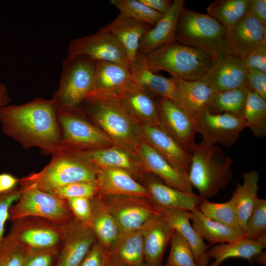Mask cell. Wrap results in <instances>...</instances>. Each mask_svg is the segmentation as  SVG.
<instances>
[{"label": "cell", "mask_w": 266, "mask_h": 266, "mask_svg": "<svg viewBox=\"0 0 266 266\" xmlns=\"http://www.w3.org/2000/svg\"><path fill=\"white\" fill-rule=\"evenodd\" d=\"M78 151L84 159L99 169H122L136 180L144 179L145 174H147L136 153L117 146Z\"/></svg>", "instance_id": "16"}, {"label": "cell", "mask_w": 266, "mask_h": 266, "mask_svg": "<svg viewBox=\"0 0 266 266\" xmlns=\"http://www.w3.org/2000/svg\"><path fill=\"white\" fill-rule=\"evenodd\" d=\"M249 4V0H216L207 6L206 11L228 29L248 12Z\"/></svg>", "instance_id": "36"}, {"label": "cell", "mask_w": 266, "mask_h": 266, "mask_svg": "<svg viewBox=\"0 0 266 266\" xmlns=\"http://www.w3.org/2000/svg\"><path fill=\"white\" fill-rule=\"evenodd\" d=\"M158 97L156 103L162 129L191 154L196 144V132L193 119L172 100Z\"/></svg>", "instance_id": "15"}, {"label": "cell", "mask_w": 266, "mask_h": 266, "mask_svg": "<svg viewBox=\"0 0 266 266\" xmlns=\"http://www.w3.org/2000/svg\"><path fill=\"white\" fill-rule=\"evenodd\" d=\"M180 107L193 119L205 111L215 92L200 80L185 81L174 78Z\"/></svg>", "instance_id": "33"}, {"label": "cell", "mask_w": 266, "mask_h": 266, "mask_svg": "<svg viewBox=\"0 0 266 266\" xmlns=\"http://www.w3.org/2000/svg\"><path fill=\"white\" fill-rule=\"evenodd\" d=\"M247 70L249 90L266 100V72L256 69Z\"/></svg>", "instance_id": "50"}, {"label": "cell", "mask_w": 266, "mask_h": 266, "mask_svg": "<svg viewBox=\"0 0 266 266\" xmlns=\"http://www.w3.org/2000/svg\"><path fill=\"white\" fill-rule=\"evenodd\" d=\"M111 4L120 11V14L154 26L164 16L147 6L140 0H111Z\"/></svg>", "instance_id": "40"}, {"label": "cell", "mask_w": 266, "mask_h": 266, "mask_svg": "<svg viewBox=\"0 0 266 266\" xmlns=\"http://www.w3.org/2000/svg\"><path fill=\"white\" fill-rule=\"evenodd\" d=\"M144 265L163 266L165 251L170 242L174 230L164 215L157 216L142 228Z\"/></svg>", "instance_id": "21"}, {"label": "cell", "mask_w": 266, "mask_h": 266, "mask_svg": "<svg viewBox=\"0 0 266 266\" xmlns=\"http://www.w3.org/2000/svg\"><path fill=\"white\" fill-rule=\"evenodd\" d=\"M226 38L230 52L244 58L259 45L266 43V26L248 12L228 29Z\"/></svg>", "instance_id": "20"}, {"label": "cell", "mask_w": 266, "mask_h": 266, "mask_svg": "<svg viewBox=\"0 0 266 266\" xmlns=\"http://www.w3.org/2000/svg\"><path fill=\"white\" fill-rule=\"evenodd\" d=\"M194 122L196 133L202 136L203 142L227 147L233 145L246 128L243 116L233 113L204 111L194 118Z\"/></svg>", "instance_id": "12"}, {"label": "cell", "mask_w": 266, "mask_h": 266, "mask_svg": "<svg viewBox=\"0 0 266 266\" xmlns=\"http://www.w3.org/2000/svg\"><path fill=\"white\" fill-rule=\"evenodd\" d=\"M248 12L257 20L266 26V0H249Z\"/></svg>", "instance_id": "51"}, {"label": "cell", "mask_w": 266, "mask_h": 266, "mask_svg": "<svg viewBox=\"0 0 266 266\" xmlns=\"http://www.w3.org/2000/svg\"><path fill=\"white\" fill-rule=\"evenodd\" d=\"M151 9L162 14L167 13L170 8L173 0H140Z\"/></svg>", "instance_id": "52"}, {"label": "cell", "mask_w": 266, "mask_h": 266, "mask_svg": "<svg viewBox=\"0 0 266 266\" xmlns=\"http://www.w3.org/2000/svg\"><path fill=\"white\" fill-rule=\"evenodd\" d=\"M79 56L96 62H110L130 66L126 52L120 43L111 34L100 30L69 42L66 58Z\"/></svg>", "instance_id": "13"}, {"label": "cell", "mask_w": 266, "mask_h": 266, "mask_svg": "<svg viewBox=\"0 0 266 266\" xmlns=\"http://www.w3.org/2000/svg\"><path fill=\"white\" fill-rule=\"evenodd\" d=\"M170 243L169 255L163 266H199L187 242L174 230Z\"/></svg>", "instance_id": "41"}, {"label": "cell", "mask_w": 266, "mask_h": 266, "mask_svg": "<svg viewBox=\"0 0 266 266\" xmlns=\"http://www.w3.org/2000/svg\"><path fill=\"white\" fill-rule=\"evenodd\" d=\"M146 177L143 184L151 199L162 209H180L192 211L199 209L201 202L205 200L199 195L187 193L164 183L156 176Z\"/></svg>", "instance_id": "23"}, {"label": "cell", "mask_w": 266, "mask_h": 266, "mask_svg": "<svg viewBox=\"0 0 266 266\" xmlns=\"http://www.w3.org/2000/svg\"><path fill=\"white\" fill-rule=\"evenodd\" d=\"M51 194L63 199L85 197L92 199L98 194L96 182H78L61 187Z\"/></svg>", "instance_id": "44"}, {"label": "cell", "mask_w": 266, "mask_h": 266, "mask_svg": "<svg viewBox=\"0 0 266 266\" xmlns=\"http://www.w3.org/2000/svg\"><path fill=\"white\" fill-rule=\"evenodd\" d=\"M108 266H122L117 264H115L109 261Z\"/></svg>", "instance_id": "56"}, {"label": "cell", "mask_w": 266, "mask_h": 266, "mask_svg": "<svg viewBox=\"0 0 266 266\" xmlns=\"http://www.w3.org/2000/svg\"><path fill=\"white\" fill-rule=\"evenodd\" d=\"M242 116L245 127H249L256 137L266 136V100L255 93H247Z\"/></svg>", "instance_id": "37"}, {"label": "cell", "mask_w": 266, "mask_h": 266, "mask_svg": "<svg viewBox=\"0 0 266 266\" xmlns=\"http://www.w3.org/2000/svg\"><path fill=\"white\" fill-rule=\"evenodd\" d=\"M266 247V233L257 239L242 237L234 241L216 244L207 250L209 258L214 261L208 266H220L230 258H240L247 260L250 264L253 259Z\"/></svg>", "instance_id": "31"}, {"label": "cell", "mask_w": 266, "mask_h": 266, "mask_svg": "<svg viewBox=\"0 0 266 266\" xmlns=\"http://www.w3.org/2000/svg\"><path fill=\"white\" fill-rule=\"evenodd\" d=\"M199 210L208 218L235 229L244 235L232 198L222 203L212 202L204 200L200 204Z\"/></svg>", "instance_id": "39"}, {"label": "cell", "mask_w": 266, "mask_h": 266, "mask_svg": "<svg viewBox=\"0 0 266 266\" xmlns=\"http://www.w3.org/2000/svg\"><path fill=\"white\" fill-rule=\"evenodd\" d=\"M91 200L92 210L89 225L97 241L106 251L122 230L99 194Z\"/></svg>", "instance_id": "32"}, {"label": "cell", "mask_w": 266, "mask_h": 266, "mask_svg": "<svg viewBox=\"0 0 266 266\" xmlns=\"http://www.w3.org/2000/svg\"><path fill=\"white\" fill-rule=\"evenodd\" d=\"M184 0H174L169 11L142 36L138 53L146 55L152 51L176 41L178 20L184 6Z\"/></svg>", "instance_id": "25"}, {"label": "cell", "mask_w": 266, "mask_h": 266, "mask_svg": "<svg viewBox=\"0 0 266 266\" xmlns=\"http://www.w3.org/2000/svg\"><path fill=\"white\" fill-rule=\"evenodd\" d=\"M130 68L133 80L135 83L156 97L172 100L180 107L173 78H167L156 74L147 66L144 55L139 53L131 63Z\"/></svg>", "instance_id": "24"}, {"label": "cell", "mask_w": 266, "mask_h": 266, "mask_svg": "<svg viewBox=\"0 0 266 266\" xmlns=\"http://www.w3.org/2000/svg\"><path fill=\"white\" fill-rule=\"evenodd\" d=\"M243 182L237 183L233 192V199L239 222L244 233L246 222L259 198V173L255 170L245 172L242 174Z\"/></svg>", "instance_id": "34"}, {"label": "cell", "mask_w": 266, "mask_h": 266, "mask_svg": "<svg viewBox=\"0 0 266 266\" xmlns=\"http://www.w3.org/2000/svg\"><path fill=\"white\" fill-rule=\"evenodd\" d=\"M52 100L36 99L22 105H7L0 111V122L6 134L25 147L36 146L55 154L64 150Z\"/></svg>", "instance_id": "1"}, {"label": "cell", "mask_w": 266, "mask_h": 266, "mask_svg": "<svg viewBox=\"0 0 266 266\" xmlns=\"http://www.w3.org/2000/svg\"><path fill=\"white\" fill-rule=\"evenodd\" d=\"M96 241L90 225L75 219L66 226L65 238L54 266H79Z\"/></svg>", "instance_id": "17"}, {"label": "cell", "mask_w": 266, "mask_h": 266, "mask_svg": "<svg viewBox=\"0 0 266 266\" xmlns=\"http://www.w3.org/2000/svg\"><path fill=\"white\" fill-rule=\"evenodd\" d=\"M135 153L146 173L156 176L172 188L194 193L188 177L173 167L144 140L138 145Z\"/></svg>", "instance_id": "18"}, {"label": "cell", "mask_w": 266, "mask_h": 266, "mask_svg": "<svg viewBox=\"0 0 266 266\" xmlns=\"http://www.w3.org/2000/svg\"><path fill=\"white\" fill-rule=\"evenodd\" d=\"M106 252L110 262L122 266H141L144 264L141 229L122 231Z\"/></svg>", "instance_id": "30"}, {"label": "cell", "mask_w": 266, "mask_h": 266, "mask_svg": "<svg viewBox=\"0 0 266 266\" xmlns=\"http://www.w3.org/2000/svg\"><path fill=\"white\" fill-rule=\"evenodd\" d=\"M144 140L173 167L188 177L192 155L161 128L141 124Z\"/></svg>", "instance_id": "19"}, {"label": "cell", "mask_w": 266, "mask_h": 266, "mask_svg": "<svg viewBox=\"0 0 266 266\" xmlns=\"http://www.w3.org/2000/svg\"><path fill=\"white\" fill-rule=\"evenodd\" d=\"M29 249L7 234L0 242V266H23Z\"/></svg>", "instance_id": "42"}, {"label": "cell", "mask_w": 266, "mask_h": 266, "mask_svg": "<svg viewBox=\"0 0 266 266\" xmlns=\"http://www.w3.org/2000/svg\"><path fill=\"white\" fill-rule=\"evenodd\" d=\"M188 179L199 195L207 200L216 195L231 181L233 160L217 145L202 141L195 144Z\"/></svg>", "instance_id": "4"}, {"label": "cell", "mask_w": 266, "mask_h": 266, "mask_svg": "<svg viewBox=\"0 0 266 266\" xmlns=\"http://www.w3.org/2000/svg\"><path fill=\"white\" fill-rule=\"evenodd\" d=\"M132 81L130 66L110 62L97 61L92 89L89 94L115 96Z\"/></svg>", "instance_id": "26"}, {"label": "cell", "mask_w": 266, "mask_h": 266, "mask_svg": "<svg viewBox=\"0 0 266 266\" xmlns=\"http://www.w3.org/2000/svg\"><path fill=\"white\" fill-rule=\"evenodd\" d=\"M248 70L244 58L229 53L213 62L208 71L199 79L215 92L236 89L249 91Z\"/></svg>", "instance_id": "14"}, {"label": "cell", "mask_w": 266, "mask_h": 266, "mask_svg": "<svg viewBox=\"0 0 266 266\" xmlns=\"http://www.w3.org/2000/svg\"><path fill=\"white\" fill-rule=\"evenodd\" d=\"M152 26L119 13L111 23L100 30L114 37L125 50L130 64L138 53L140 39Z\"/></svg>", "instance_id": "27"}, {"label": "cell", "mask_w": 266, "mask_h": 266, "mask_svg": "<svg viewBox=\"0 0 266 266\" xmlns=\"http://www.w3.org/2000/svg\"><path fill=\"white\" fill-rule=\"evenodd\" d=\"M163 213L172 229L178 233L190 247L199 266H208L210 258L207 254L210 246L190 224L189 211L180 209H163Z\"/></svg>", "instance_id": "29"}, {"label": "cell", "mask_w": 266, "mask_h": 266, "mask_svg": "<svg viewBox=\"0 0 266 266\" xmlns=\"http://www.w3.org/2000/svg\"><path fill=\"white\" fill-rule=\"evenodd\" d=\"M21 193V189L0 193V242L4 237V227L9 218L10 208L19 200Z\"/></svg>", "instance_id": "46"}, {"label": "cell", "mask_w": 266, "mask_h": 266, "mask_svg": "<svg viewBox=\"0 0 266 266\" xmlns=\"http://www.w3.org/2000/svg\"><path fill=\"white\" fill-rule=\"evenodd\" d=\"M266 233V200L258 198L246 224L244 237L257 239Z\"/></svg>", "instance_id": "43"}, {"label": "cell", "mask_w": 266, "mask_h": 266, "mask_svg": "<svg viewBox=\"0 0 266 266\" xmlns=\"http://www.w3.org/2000/svg\"><path fill=\"white\" fill-rule=\"evenodd\" d=\"M83 102L87 104L93 120L113 145L135 153L138 145L144 140L141 124L116 96L89 94Z\"/></svg>", "instance_id": "2"}, {"label": "cell", "mask_w": 266, "mask_h": 266, "mask_svg": "<svg viewBox=\"0 0 266 266\" xmlns=\"http://www.w3.org/2000/svg\"><path fill=\"white\" fill-rule=\"evenodd\" d=\"M141 266H146V265H145L143 264V265H142Z\"/></svg>", "instance_id": "57"}, {"label": "cell", "mask_w": 266, "mask_h": 266, "mask_svg": "<svg viewBox=\"0 0 266 266\" xmlns=\"http://www.w3.org/2000/svg\"><path fill=\"white\" fill-rule=\"evenodd\" d=\"M109 263L106 251L96 241L79 266H108Z\"/></svg>", "instance_id": "48"}, {"label": "cell", "mask_w": 266, "mask_h": 266, "mask_svg": "<svg viewBox=\"0 0 266 266\" xmlns=\"http://www.w3.org/2000/svg\"><path fill=\"white\" fill-rule=\"evenodd\" d=\"M244 61L247 69L266 72V43L259 45L244 58Z\"/></svg>", "instance_id": "49"}, {"label": "cell", "mask_w": 266, "mask_h": 266, "mask_svg": "<svg viewBox=\"0 0 266 266\" xmlns=\"http://www.w3.org/2000/svg\"><path fill=\"white\" fill-rule=\"evenodd\" d=\"M18 181V179L9 174H0V188L1 193L7 192L14 189Z\"/></svg>", "instance_id": "53"}, {"label": "cell", "mask_w": 266, "mask_h": 266, "mask_svg": "<svg viewBox=\"0 0 266 266\" xmlns=\"http://www.w3.org/2000/svg\"><path fill=\"white\" fill-rule=\"evenodd\" d=\"M249 90L245 89L215 92L205 111L215 114L233 113L242 115Z\"/></svg>", "instance_id": "38"}, {"label": "cell", "mask_w": 266, "mask_h": 266, "mask_svg": "<svg viewBox=\"0 0 266 266\" xmlns=\"http://www.w3.org/2000/svg\"><path fill=\"white\" fill-rule=\"evenodd\" d=\"M66 226L43 218L27 217L12 221L8 234L28 249H60Z\"/></svg>", "instance_id": "9"}, {"label": "cell", "mask_w": 266, "mask_h": 266, "mask_svg": "<svg viewBox=\"0 0 266 266\" xmlns=\"http://www.w3.org/2000/svg\"><path fill=\"white\" fill-rule=\"evenodd\" d=\"M144 57L147 66L153 71H165L173 78L185 81L199 80L213 63L212 57L205 52L176 40Z\"/></svg>", "instance_id": "5"}, {"label": "cell", "mask_w": 266, "mask_h": 266, "mask_svg": "<svg viewBox=\"0 0 266 266\" xmlns=\"http://www.w3.org/2000/svg\"><path fill=\"white\" fill-rule=\"evenodd\" d=\"M96 62L82 56L64 61L59 86L52 99L58 110H76L83 102L92 89Z\"/></svg>", "instance_id": "7"}, {"label": "cell", "mask_w": 266, "mask_h": 266, "mask_svg": "<svg viewBox=\"0 0 266 266\" xmlns=\"http://www.w3.org/2000/svg\"><path fill=\"white\" fill-rule=\"evenodd\" d=\"M99 195L122 231L141 229L163 212V209L149 198Z\"/></svg>", "instance_id": "10"}, {"label": "cell", "mask_w": 266, "mask_h": 266, "mask_svg": "<svg viewBox=\"0 0 266 266\" xmlns=\"http://www.w3.org/2000/svg\"><path fill=\"white\" fill-rule=\"evenodd\" d=\"M266 253L263 251L257 254L253 259V262H256L263 265H266Z\"/></svg>", "instance_id": "55"}, {"label": "cell", "mask_w": 266, "mask_h": 266, "mask_svg": "<svg viewBox=\"0 0 266 266\" xmlns=\"http://www.w3.org/2000/svg\"><path fill=\"white\" fill-rule=\"evenodd\" d=\"M10 101V97L6 86L0 81V111L8 105Z\"/></svg>", "instance_id": "54"}, {"label": "cell", "mask_w": 266, "mask_h": 266, "mask_svg": "<svg viewBox=\"0 0 266 266\" xmlns=\"http://www.w3.org/2000/svg\"><path fill=\"white\" fill-rule=\"evenodd\" d=\"M96 183L99 194L136 196L151 199L145 187L128 172L122 169H99Z\"/></svg>", "instance_id": "28"}, {"label": "cell", "mask_w": 266, "mask_h": 266, "mask_svg": "<svg viewBox=\"0 0 266 266\" xmlns=\"http://www.w3.org/2000/svg\"><path fill=\"white\" fill-rule=\"evenodd\" d=\"M115 96L141 124L162 128L155 95L133 80Z\"/></svg>", "instance_id": "22"}, {"label": "cell", "mask_w": 266, "mask_h": 266, "mask_svg": "<svg viewBox=\"0 0 266 266\" xmlns=\"http://www.w3.org/2000/svg\"><path fill=\"white\" fill-rule=\"evenodd\" d=\"M55 154L42 170L21 180L22 188H33L52 193L71 183L96 182L99 169L84 159L77 150L65 149Z\"/></svg>", "instance_id": "3"}, {"label": "cell", "mask_w": 266, "mask_h": 266, "mask_svg": "<svg viewBox=\"0 0 266 266\" xmlns=\"http://www.w3.org/2000/svg\"><path fill=\"white\" fill-rule=\"evenodd\" d=\"M57 117L62 127L64 148L89 150L113 145L102 130L74 114L73 110H59Z\"/></svg>", "instance_id": "11"}, {"label": "cell", "mask_w": 266, "mask_h": 266, "mask_svg": "<svg viewBox=\"0 0 266 266\" xmlns=\"http://www.w3.org/2000/svg\"><path fill=\"white\" fill-rule=\"evenodd\" d=\"M189 214L193 227L211 245L230 242L244 237L242 233L208 218L199 209L189 211Z\"/></svg>", "instance_id": "35"}, {"label": "cell", "mask_w": 266, "mask_h": 266, "mask_svg": "<svg viewBox=\"0 0 266 266\" xmlns=\"http://www.w3.org/2000/svg\"><path fill=\"white\" fill-rule=\"evenodd\" d=\"M91 200L85 197H75L66 200L75 218L89 225L92 210Z\"/></svg>", "instance_id": "47"}, {"label": "cell", "mask_w": 266, "mask_h": 266, "mask_svg": "<svg viewBox=\"0 0 266 266\" xmlns=\"http://www.w3.org/2000/svg\"><path fill=\"white\" fill-rule=\"evenodd\" d=\"M228 29L208 14L183 6L177 24L175 38L179 42L200 49L213 62L230 52Z\"/></svg>", "instance_id": "6"}, {"label": "cell", "mask_w": 266, "mask_h": 266, "mask_svg": "<svg viewBox=\"0 0 266 266\" xmlns=\"http://www.w3.org/2000/svg\"><path fill=\"white\" fill-rule=\"evenodd\" d=\"M60 250L29 249L23 266H53Z\"/></svg>", "instance_id": "45"}, {"label": "cell", "mask_w": 266, "mask_h": 266, "mask_svg": "<svg viewBox=\"0 0 266 266\" xmlns=\"http://www.w3.org/2000/svg\"><path fill=\"white\" fill-rule=\"evenodd\" d=\"M21 189L20 198L10 208V221L32 216L66 225L75 219L66 200L33 188Z\"/></svg>", "instance_id": "8"}]
</instances>
